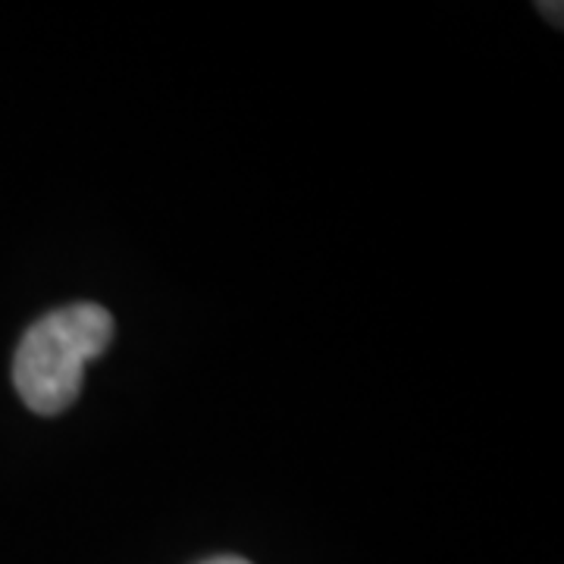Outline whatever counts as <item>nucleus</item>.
I'll return each mask as SVG.
<instances>
[{"label":"nucleus","instance_id":"nucleus-1","mask_svg":"<svg viewBox=\"0 0 564 564\" xmlns=\"http://www.w3.org/2000/svg\"><path fill=\"white\" fill-rule=\"evenodd\" d=\"M113 317L101 304H69L29 326L17 348L13 383L35 414L54 417L79 399L85 364L113 343Z\"/></svg>","mask_w":564,"mask_h":564},{"label":"nucleus","instance_id":"nucleus-2","mask_svg":"<svg viewBox=\"0 0 564 564\" xmlns=\"http://www.w3.org/2000/svg\"><path fill=\"white\" fill-rule=\"evenodd\" d=\"M204 564H251V562H245V558H214V562H204Z\"/></svg>","mask_w":564,"mask_h":564}]
</instances>
